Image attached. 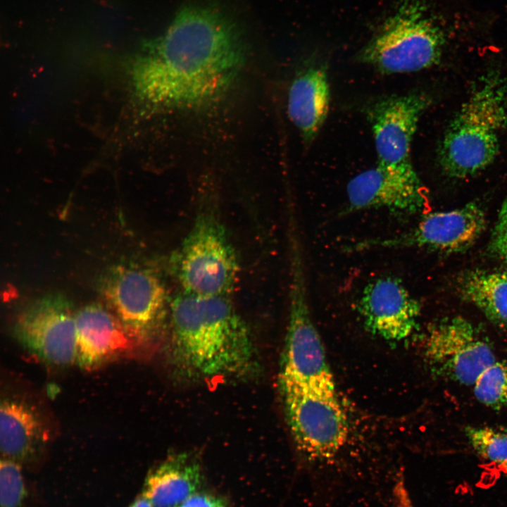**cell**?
<instances>
[{
  "mask_svg": "<svg viewBox=\"0 0 507 507\" xmlns=\"http://www.w3.org/2000/svg\"><path fill=\"white\" fill-rule=\"evenodd\" d=\"M473 385L476 399L499 410L507 407V362L495 361L477 376Z\"/></svg>",
  "mask_w": 507,
  "mask_h": 507,
  "instance_id": "obj_20",
  "label": "cell"
},
{
  "mask_svg": "<svg viewBox=\"0 0 507 507\" xmlns=\"http://www.w3.org/2000/svg\"><path fill=\"white\" fill-rule=\"evenodd\" d=\"M284 408L294 439L312 458L334 456L348 434L346 415L336 393L308 391L281 382Z\"/></svg>",
  "mask_w": 507,
  "mask_h": 507,
  "instance_id": "obj_6",
  "label": "cell"
},
{
  "mask_svg": "<svg viewBox=\"0 0 507 507\" xmlns=\"http://www.w3.org/2000/svg\"><path fill=\"white\" fill-rule=\"evenodd\" d=\"M289 249V312L280 382L308 391L336 393L324 347L312 319L301 242Z\"/></svg>",
  "mask_w": 507,
  "mask_h": 507,
  "instance_id": "obj_4",
  "label": "cell"
},
{
  "mask_svg": "<svg viewBox=\"0 0 507 507\" xmlns=\"http://www.w3.org/2000/svg\"><path fill=\"white\" fill-rule=\"evenodd\" d=\"M490 248L496 256L507 262V196L499 213L492 235Z\"/></svg>",
  "mask_w": 507,
  "mask_h": 507,
  "instance_id": "obj_22",
  "label": "cell"
},
{
  "mask_svg": "<svg viewBox=\"0 0 507 507\" xmlns=\"http://www.w3.org/2000/svg\"><path fill=\"white\" fill-rule=\"evenodd\" d=\"M130 507H154V505L145 497L142 496L137 499Z\"/></svg>",
  "mask_w": 507,
  "mask_h": 507,
  "instance_id": "obj_24",
  "label": "cell"
},
{
  "mask_svg": "<svg viewBox=\"0 0 507 507\" xmlns=\"http://www.w3.org/2000/svg\"><path fill=\"white\" fill-rule=\"evenodd\" d=\"M25 496L20 465L5 458L0 465V502L1 507H19Z\"/></svg>",
  "mask_w": 507,
  "mask_h": 507,
  "instance_id": "obj_21",
  "label": "cell"
},
{
  "mask_svg": "<svg viewBox=\"0 0 507 507\" xmlns=\"http://www.w3.org/2000/svg\"><path fill=\"white\" fill-rule=\"evenodd\" d=\"M465 434L479 456L507 470V429L468 426Z\"/></svg>",
  "mask_w": 507,
  "mask_h": 507,
  "instance_id": "obj_19",
  "label": "cell"
},
{
  "mask_svg": "<svg viewBox=\"0 0 507 507\" xmlns=\"http://www.w3.org/2000/svg\"><path fill=\"white\" fill-rule=\"evenodd\" d=\"M507 125V80L496 70L480 78L447 125L438 159L449 176H472L497 156Z\"/></svg>",
  "mask_w": 507,
  "mask_h": 507,
  "instance_id": "obj_2",
  "label": "cell"
},
{
  "mask_svg": "<svg viewBox=\"0 0 507 507\" xmlns=\"http://www.w3.org/2000/svg\"><path fill=\"white\" fill-rule=\"evenodd\" d=\"M427 96L413 93L392 96L373 104L368 111L378 162L411 163L410 151L418 123L430 104Z\"/></svg>",
  "mask_w": 507,
  "mask_h": 507,
  "instance_id": "obj_12",
  "label": "cell"
},
{
  "mask_svg": "<svg viewBox=\"0 0 507 507\" xmlns=\"http://www.w3.org/2000/svg\"><path fill=\"white\" fill-rule=\"evenodd\" d=\"M175 507H225V506L218 497L195 493Z\"/></svg>",
  "mask_w": 507,
  "mask_h": 507,
  "instance_id": "obj_23",
  "label": "cell"
},
{
  "mask_svg": "<svg viewBox=\"0 0 507 507\" xmlns=\"http://www.w3.org/2000/svg\"><path fill=\"white\" fill-rule=\"evenodd\" d=\"M463 292L491 321L507 326V273H471L463 280Z\"/></svg>",
  "mask_w": 507,
  "mask_h": 507,
  "instance_id": "obj_18",
  "label": "cell"
},
{
  "mask_svg": "<svg viewBox=\"0 0 507 507\" xmlns=\"http://www.w3.org/2000/svg\"><path fill=\"white\" fill-rule=\"evenodd\" d=\"M104 294L132 339L146 342L164 306V288L149 270L118 268L104 284Z\"/></svg>",
  "mask_w": 507,
  "mask_h": 507,
  "instance_id": "obj_11",
  "label": "cell"
},
{
  "mask_svg": "<svg viewBox=\"0 0 507 507\" xmlns=\"http://www.w3.org/2000/svg\"><path fill=\"white\" fill-rule=\"evenodd\" d=\"M75 315L59 296L42 299L17 318L14 333L19 342L46 363L65 366L75 361Z\"/></svg>",
  "mask_w": 507,
  "mask_h": 507,
  "instance_id": "obj_8",
  "label": "cell"
},
{
  "mask_svg": "<svg viewBox=\"0 0 507 507\" xmlns=\"http://www.w3.org/2000/svg\"><path fill=\"white\" fill-rule=\"evenodd\" d=\"M175 268L183 291L227 296L232 290L239 271L236 254L213 215L197 217L177 254Z\"/></svg>",
  "mask_w": 507,
  "mask_h": 507,
  "instance_id": "obj_5",
  "label": "cell"
},
{
  "mask_svg": "<svg viewBox=\"0 0 507 507\" xmlns=\"http://www.w3.org/2000/svg\"><path fill=\"white\" fill-rule=\"evenodd\" d=\"M172 348L184 368L204 377L243 374L252 366L248 328L227 296L183 291L170 303Z\"/></svg>",
  "mask_w": 507,
  "mask_h": 507,
  "instance_id": "obj_1",
  "label": "cell"
},
{
  "mask_svg": "<svg viewBox=\"0 0 507 507\" xmlns=\"http://www.w3.org/2000/svg\"><path fill=\"white\" fill-rule=\"evenodd\" d=\"M358 309L370 331L389 340H401L416 326L420 307L399 280L385 277L365 286Z\"/></svg>",
  "mask_w": 507,
  "mask_h": 507,
  "instance_id": "obj_13",
  "label": "cell"
},
{
  "mask_svg": "<svg viewBox=\"0 0 507 507\" xmlns=\"http://www.w3.org/2000/svg\"><path fill=\"white\" fill-rule=\"evenodd\" d=\"M444 32L421 0H400L358 58L381 73H405L439 61Z\"/></svg>",
  "mask_w": 507,
  "mask_h": 507,
  "instance_id": "obj_3",
  "label": "cell"
},
{
  "mask_svg": "<svg viewBox=\"0 0 507 507\" xmlns=\"http://www.w3.org/2000/svg\"><path fill=\"white\" fill-rule=\"evenodd\" d=\"M425 357L436 375L472 385L496 360L489 342L461 317L440 321L429 331Z\"/></svg>",
  "mask_w": 507,
  "mask_h": 507,
  "instance_id": "obj_7",
  "label": "cell"
},
{
  "mask_svg": "<svg viewBox=\"0 0 507 507\" xmlns=\"http://www.w3.org/2000/svg\"><path fill=\"white\" fill-rule=\"evenodd\" d=\"M75 322V362L83 368L98 366L132 346V337L119 319L99 305L80 309Z\"/></svg>",
  "mask_w": 507,
  "mask_h": 507,
  "instance_id": "obj_14",
  "label": "cell"
},
{
  "mask_svg": "<svg viewBox=\"0 0 507 507\" xmlns=\"http://www.w3.org/2000/svg\"><path fill=\"white\" fill-rule=\"evenodd\" d=\"M330 100L324 68L309 67L293 80L288 92L287 112L306 143L311 142L323 125Z\"/></svg>",
  "mask_w": 507,
  "mask_h": 507,
  "instance_id": "obj_15",
  "label": "cell"
},
{
  "mask_svg": "<svg viewBox=\"0 0 507 507\" xmlns=\"http://www.w3.org/2000/svg\"><path fill=\"white\" fill-rule=\"evenodd\" d=\"M487 225L484 211L470 203L455 210L426 215L412 230L394 237L367 239L353 249L426 247L445 253H458L471 246Z\"/></svg>",
  "mask_w": 507,
  "mask_h": 507,
  "instance_id": "obj_9",
  "label": "cell"
},
{
  "mask_svg": "<svg viewBox=\"0 0 507 507\" xmlns=\"http://www.w3.org/2000/svg\"><path fill=\"white\" fill-rule=\"evenodd\" d=\"M346 194L349 211L384 208L411 214L421 211L427 199L412 163L378 162L349 182Z\"/></svg>",
  "mask_w": 507,
  "mask_h": 507,
  "instance_id": "obj_10",
  "label": "cell"
},
{
  "mask_svg": "<svg viewBox=\"0 0 507 507\" xmlns=\"http://www.w3.org/2000/svg\"><path fill=\"white\" fill-rule=\"evenodd\" d=\"M202 480L199 464L186 453L169 457L147 476L143 496L155 507H175L196 493Z\"/></svg>",
  "mask_w": 507,
  "mask_h": 507,
  "instance_id": "obj_17",
  "label": "cell"
},
{
  "mask_svg": "<svg viewBox=\"0 0 507 507\" xmlns=\"http://www.w3.org/2000/svg\"><path fill=\"white\" fill-rule=\"evenodd\" d=\"M48 430L34 406L20 398L2 399L0 408V444L5 458H28L48 439Z\"/></svg>",
  "mask_w": 507,
  "mask_h": 507,
  "instance_id": "obj_16",
  "label": "cell"
}]
</instances>
